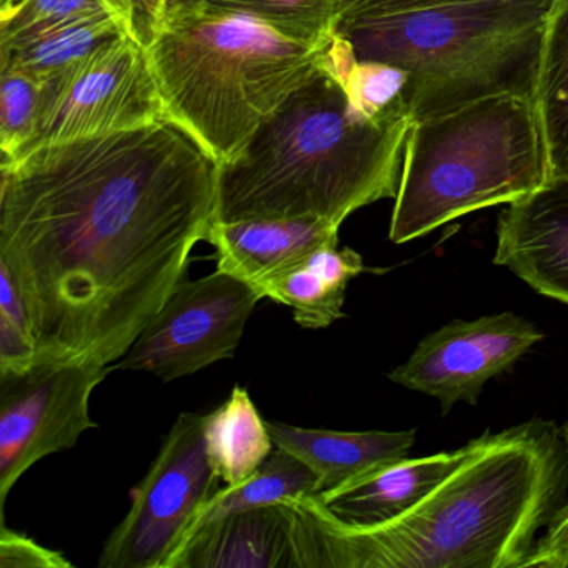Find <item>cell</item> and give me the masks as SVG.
I'll return each instance as SVG.
<instances>
[{
	"instance_id": "obj_1",
	"label": "cell",
	"mask_w": 568,
	"mask_h": 568,
	"mask_svg": "<svg viewBox=\"0 0 568 568\" xmlns=\"http://www.w3.org/2000/svg\"><path fill=\"white\" fill-rule=\"evenodd\" d=\"M219 171L171 118L2 162L0 264L24 297L36 364L128 354L207 242Z\"/></svg>"
},
{
	"instance_id": "obj_2",
	"label": "cell",
	"mask_w": 568,
	"mask_h": 568,
	"mask_svg": "<svg viewBox=\"0 0 568 568\" xmlns=\"http://www.w3.org/2000/svg\"><path fill=\"white\" fill-rule=\"evenodd\" d=\"M567 488L560 428L534 418L475 438L452 474L392 520L348 524L317 495L285 501L297 517L298 568H521Z\"/></svg>"
},
{
	"instance_id": "obj_3",
	"label": "cell",
	"mask_w": 568,
	"mask_h": 568,
	"mask_svg": "<svg viewBox=\"0 0 568 568\" xmlns=\"http://www.w3.org/2000/svg\"><path fill=\"white\" fill-rule=\"evenodd\" d=\"M414 121H374L322 65L219 171L215 221L318 219L341 227L397 197Z\"/></svg>"
},
{
	"instance_id": "obj_4",
	"label": "cell",
	"mask_w": 568,
	"mask_h": 568,
	"mask_svg": "<svg viewBox=\"0 0 568 568\" xmlns=\"http://www.w3.org/2000/svg\"><path fill=\"white\" fill-rule=\"evenodd\" d=\"M328 42L305 44L251 16L201 9L164 22L148 52L168 118L224 164L322 68Z\"/></svg>"
},
{
	"instance_id": "obj_5",
	"label": "cell",
	"mask_w": 568,
	"mask_h": 568,
	"mask_svg": "<svg viewBox=\"0 0 568 568\" xmlns=\"http://www.w3.org/2000/svg\"><path fill=\"white\" fill-rule=\"evenodd\" d=\"M551 0H470L338 19L358 61L410 74L414 122L501 94L530 95Z\"/></svg>"
},
{
	"instance_id": "obj_6",
	"label": "cell",
	"mask_w": 568,
	"mask_h": 568,
	"mask_svg": "<svg viewBox=\"0 0 568 568\" xmlns=\"http://www.w3.org/2000/svg\"><path fill=\"white\" fill-rule=\"evenodd\" d=\"M547 182L530 95L501 94L414 122L388 239L405 244Z\"/></svg>"
},
{
	"instance_id": "obj_7",
	"label": "cell",
	"mask_w": 568,
	"mask_h": 568,
	"mask_svg": "<svg viewBox=\"0 0 568 568\" xmlns=\"http://www.w3.org/2000/svg\"><path fill=\"white\" fill-rule=\"evenodd\" d=\"M219 480L205 452L204 415H179L132 488L131 510L105 540L99 567L169 568Z\"/></svg>"
},
{
	"instance_id": "obj_8",
	"label": "cell",
	"mask_w": 568,
	"mask_h": 568,
	"mask_svg": "<svg viewBox=\"0 0 568 568\" xmlns=\"http://www.w3.org/2000/svg\"><path fill=\"white\" fill-rule=\"evenodd\" d=\"M164 118L148 48L129 34L41 82L34 131L16 159L42 145L128 131Z\"/></svg>"
},
{
	"instance_id": "obj_9",
	"label": "cell",
	"mask_w": 568,
	"mask_h": 568,
	"mask_svg": "<svg viewBox=\"0 0 568 568\" xmlns=\"http://www.w3.org/2000/svg\"><path fill=\"white\" fill-rule=\"evenodd\" d=\"M258 301L251 285L227 272L181 282L112 371L172 382L232 358Z\"/></svg>"
},
{
	"instance_id": "obj_10",
	"label": "cell",
	"mask_w": 568,
	"mask_h": 568,
	"mask_svg": "<svg viewBox=\"0 0 568 568\" xmlns=\"http://www.w3.org/2000/svg\"><path fill=\"white\" fill-rule=\"evenodd\" d=\"M112 367L36 364L0 375V511L19 478L49 455L71 450L98 427L89 404Z\"/></svg>"
},
{
	"instance_id": "obj_11",
	"label": "cell",
	"mask_w": 568,
	"mask_h": 568,
	"mask_svg": "<svg viewBox=\"0 0 568 568\" xmlns=\"http://www.w3.org/2000/svg\"><path fill=\"white\" fill-rule=\"evenodd\" d=\"M541 338L531 322L514 312L454 321L422 338L388 378L437 398L447 414L457 402L477 405L485 384L510 371Z\"/></svg>"
},
{
	"instance_id": "obj_12",
	"label": "cell",
	"mask_w": 568,
	"mask_h": 568,
	"mask_svg": "<svg viewBox=\"0 0 568 568\" xmlns=\"http://www.w3.org/2000/svg\"><path fill=\"white\" fill-rule=\"evenodd\" d=\"M494 264L568 305V178L507 204L498 217Z\"/></svg>"
},
{
	"instance_id": "obj_13",
	"label": "cell",
	"mask_w": 568,
	"mask_h": 568,
	"mask_svg": "<svg viewBox=\"0 0 568 568\" xmlns=\"http://www.w3.org/2000/svg\"><path fill=\"white\" fill-rule=\"evenodd\" d=\"M169 568H298L294 508L282 501L209 521Z\"/></svg>"
},
{
	"instance_id": "obj_14",
	"label": "cell",
	"mask_w": 568,
	"mask_h": 568,
	"mask_svg": "<svg viewBox=\"0 0 568 568\" xmlns=\"http://www.w3.org/2000/svg\"><path fill=\"white\" fill-rule=\"evenodd\" d=\"M338 229L318 219L215 221L207 242L217 251V271L255 291L322 245L338 244Z\"/></svg>"
},
{
	"instance_id": "obj_15",
	"label": "cell",
	"mask_w": 568,
	"mask_h": 568,
	"mask_svg": "<svg viewBox=\"0 0 568 568\" xmlns=\"http://www.w3.org/2000/svg\"><path fill=\"white\" fill-rule=\"evenodd\" d=\"M474 447L475 440H471L454 452L400 458L315 495L341 520L358 525L382 524L410 510L452 474Z\"/></svg>"
},
{
	"instance_id": "obj_16",
	"label": "cell",
	"mask_w": 568,
	"mask_h": 568,
	"mask_svg": "<svg viewBox=\"0 0 568 568\" xmlns=\"http://www.w3.org/2000/svg\"><path fill=\"white\" fill-rule=\"evenodd\" d=\"M275 447L307 465L318 494L361 477L381 465L408 457L417 430L335 432L268 422Z\"/></svg>"
},
{
	"instance_id": "obj_17",
	"label": "cell",
	"mask_w": 568,
	"mask_h": 568,
	"mask_svg": "<svg viewBox=\"0 0 568 568\" xmlns=\"http://www.w3.org/2000/svg\"><path fill=\"white\" fill-rule=\"evenodd\" d=\"M365 271L362 255L338 244L322 245L287 271L255 288L261 298H271L294 311L304 328H325L344 317L348 284Z\"/></svg>"
},
{
	"instance_id": "obj_18",
	"label": "cell",
	"mask_w": 568,
	"mask_h": 568,
	"mask_svg": "<svg viewBox=\"0 0 568 568\" xmlns=\"http://www.w3.org/2000/svg\"><path fill=\"white\" fill-rule=\"evenodd\" d=\"M530 98L547 181L568 178V0H551Z\"/></svg>"
},
{
	"instance_id": "obj_19",
	"label": "cell",
	"mask_w": 568,
	"mask_h": 568,
	"mask_svg": "<svg viewBox=\"0 0 568 568\" xmlns=\"http://www.w3.org/2000/svg\"><path fill=\"white\" fill-rule=\"evenodd\" d=\"M204 444L215 475L227 487L248 480L275 447L268 422L241 385L221 407L204 415Z\"/></svg>"
},
{
	"instance_id": "obj_20",
	"label": "cell",
	"mask_w": 568,
	"mask_h": 568,
	"mask_svg": "<svg viewBox=\"0 0 568 568\" xmlns=\"http://www.w3.org/2000/svg\"><path fill=\"white\" fill-rule=\"evenodd\" d=\"M129 34H132L131 22L125 16L118 12L88 16L0 51V72H21L41 84Z\"/></svg>"
},
{
	"instance_id": "obj_21",
	"label": "cell",
	"mask_w": 568,
	"mask_h": 568,
	"mask_svg": "<svg viewBox=\"0 0 568 568\" xmlns=\"http://www.w3.org/2000/svg\"><path fill=\"white\" fill-rule=\"evenodd\" d=\"M322 65L341 81L348 101L374 121H414L410 74L387 62L358 61L347 41L332 36Z\"/></svg>"
},
{
	"instance_id": "obj_22",
	"label": "cell",
	"mask_w": 568,
	"mask_h": 568,
	"mask_svg": "<svg viewBox=\"0 0 568 568\" xmlns=\"http://www.w3.org/2000/svg\"><path fill=\"white\" fill-rule=\"evenodd\" d=\"M315 494H318V481L314 471L307 465L302 464L294 455L275 447L271 457L262 464V467L248 480L235 485V487L215 491L212 495L211 500L201 508L194 524L189 528L185 541L199 528L204 527L209 521L225 517V515L252 510V508L268 507V505L282 504V501L291 500V498L307 497V495Z\"/></svg>"
},
{
	"instance_id": "obj_23",
	"label": "cell",
	"mask_w": 568,
	"mask_h": 568,
	"mask_svg": "<svg viewBox=\"0 0 568 568\" xmlns=\"http://www.w3.org/2000/svg\"><path fill=\"white\" fill-rule=\"evenodd\" d=\"M202 9L251 16L305 44L331 41L338 18V0H207Z\"/></svg>"
},
{
	"instance_id": "obj_24",
	"label": "cell",
	"mask_w": 568,
	"mask_h": 568,
	"mask_svg": "<svg viewBox=\"0 0 568 568\" xmlns=\"http://www.w3.org/2000/svg\"><path fill=\"white\" fill-rule=\"evenodd\" d=\"M101 12H118L129 19L118 0H4L0 11V51Z\"/></svg>"
},
{
	"instance_id": "obj_25",
	"label": "cell",
	"mask_w": 568,
	"mask_h": 568,
	"mask_svg": "<svg viewBox=\"0 0 568 568\" xmlns=\"http://www.w3.org/2000/svg\"><path fill=\"white\" fill-rule=\"evenodd\" d=\"M41 84L21 72H0V149L2 162L21 154L34 131Z\"/></svg>"
},
{
	"instance_id": "obj_26",
	"label": "cell",
	"mask_w": 568,
	"mask_h": 568,
	"mask_svg": "<svg viewBox=\"0 0 568 568\" xmlns=\"http://www.w3.org/2000/svg\"><path fill=\"white\" fill-rule=\"evenodd\" d=\"M61 554L42 547L28 535L19 534L2 521L0 527V568H71Z\"/></svg>"
},
{
	"instance_id": "obj_27",
	"label": "cell",
	"mask_w": 568,
	"mask_h": 568,
	"mask_svg": "<svg viewBox=\"0 0 568 568\" xmlns=\"http://www.w3.org/2000/svg\"><path fill=\"white\" fill-rule=\"evenodd\" d=\"M521 568H568V504L555 511Z\"/></svg>"
},
{
	"instance_id": "obj_28",
	"label": "cell",
	"mask_w": 568,
	"mask_h": 568,
	"mask_svg": "<svg viewBox=\"0 0 568 568\" xmlns=\"http://www.w3.org/2000/svg\"><path fill=\"white\" fill-rule=\"evenodd\" d=\"M470 0H338V19L355 16H390L442 6L464 4ZM337 24V22H335Z\"/></svg>"
},
{
	"instance_id": "obj_29",
	"label": "cell",
	"mask_w": 568,
	"mask_h": 568,
	"mask_svg": "<svg viewBox=\"0 0 568 568\" xmlns=\"http://www.w3.org/2000/svg\"><path fill=\"white\" fill-rule=\"evenodd\" d=\"M131 19L132 34L148 48L164 22L168 0H118Z\"/></svg>"
},
{
	"instance_id": "obj_30",
	"label": "cell",
	"mask_w": 568,
	"mask_h": 568,
	"mask_svg": "<svg viewBox=\"0 0 568 568\" xmlns=\"http://www.w3.org/2000/svg\"><path fill=\"white\" fill-rule=\"evenodd\" d=\"M205 2H207V0H168L164 22L182 18V16L192 14V12L204 8ZM164 22H162V24H164Z\"/></svg>"
},
{
	"instance_id": "obj_31",
	"label": "cell",
	"mask_w": 568,
	"mask_h": 568,
	"mask_svg": "<svg viewBox=\"0 0 568 568\" xmlns=\"http://www.w3.org/2000/svg\"><path fill=\"white\" fill-rule=\"evenodd\" d=\"M561 438H564L565 447H567L568 450V415H567V422H565L564 427H561Z\"/></svg>"
}]
</instances>
